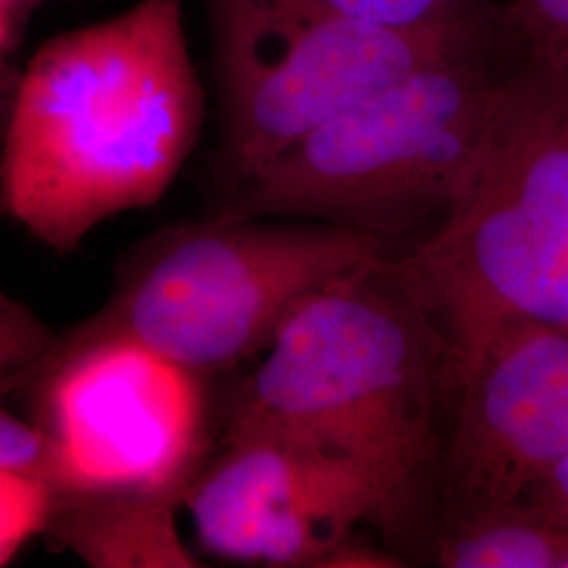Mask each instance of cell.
I'll use <instances>...</instances> for the list:
<instances>
[{"instance_id": "16", "label": "cell", "mask_w": 568, "mask_h": 568, "mask_svg": "<svg viewBox=\"0 0 568 568\" xmlns=\"http://www.w3.org/2000/svg\"><path fill=\"white\" fill-rule=\"evenodd\" d=\"M0 467L34 471L49 480V448L41 429L0 406ZM51 483V480H49Z\"/></svg>"}, {"instance_id": "19", "label": "cell", "mask_w": 568, "mask_h": 568, "mask_svg": "<svg viewBox=\"0 0 568 568\" xmlns=\"http://www.w3.org/2000/svg\"><path fill=\"white\" fill-rule=\"evenodd\" d=\"M51 2H63V0H20V7L23 16L30 18L34 11H39V9L51 4Z\"/></svg>"}, {"instance_id": "5", "label": "cell", "mask_w": 568, "mask_h": 568, "mask_svg": "<svg viewBox=\"0 0 568 568\" xmlns=\"http://www.w3.org/2000/svg\"><path fill=\"white\" fill-rule=\"evenodd\" d=\"M466 53L432 61L326 122L232 187L217 215L387 236L447 209L478 159L501 93Z\"/></svg>"}, {"instance_id": "12", "label": "cell", "mask_w": 568, "mask_h": 568, "mask_svg": "<svg viewBox=\"0 0 568 568\" xmlns=\"http://www.w3.org/2000/svg\"><path fill=\"white\" fill-rule=\"evenodd\" d=\"M58 345L34 312L0 291V400L34 384Z\"/></svg>"}, {"instance_id": "4", "label": "cell", "mask_w": 568, "mask_h": 568, "mask_svg": "<svg viewBox=\"0 0 568 568\" xmlns=\"http://www.w3.org/2000/svg\"><path fill=\"white\" fill-rule=\"evenodd\" d=\"M386 260V236L375 232L215 215L148 239L84 326L126 335L206 375L264 354L310 295Z\"/></svg>"}, {"instance_id": "8", "label": "cell", "mask_w": 568, "mask_h": 568, "mask_svg": "<svg viewBox=\"0 0 568 568\" xmlns=\"http://www.w3.org/2000/svg\"><path fill=\"white\" fill-rule=\"evenodd\" d=\"M403 499L349 459L274 438H227L194 478L183 508L209 554L239 565L323 568L365 523H384Z\"/></svg>"}, {"instance_id": "6", "label": "cell", "mask_w": 568, "mask_h": 568, "mask_svg": "<svg viewBox=\"0 0 568 568\" xmlns=\"http://www.w3.org/2000/svg\"><path fill=\"white\" fill-rule=\"evenodd\" d=\"M222 112V163L236 187L326 122L432 61L474 30H400L325 0H203Z\"/></svg>"}, {"instance_id": "13", "label": "cell", "mask_w": 568, "mask_h": 568, "mask_svg": "<svg viewBox=\"0 0 568 568\" xmlns=\"http://www.w3.org/2000/svg\"><path fill=\"white\" fill-rule=\"evenodd\" d=\"M58 501L53 485L34 471L0 467V567L47 530Z\"/></svg>"}, {"instance_id": "3", "label": "cell", "mask_w": 568, "mask_h": 568, "mask_svg": "<svg viewBox=\"0 0 568 568\" xmlns=\"http://www.w3.org/2000/svg\"><path fill=\"white\" fill-rule=\"evenodd\" d=\"M438 382V342L386 260L293 310L236 394L227 438L339 455L406 501L436 445Z\"/></svg>"}, {"instance_id": "2", "label": "cell", "mask_w": 568, "mask_h": 568, "mask_svg": "<svg viewBox=\"0 0 568 568\" xmlns=\"http://www.w3.org/2000/svg\"><path fill=\"white\" fill-rule=\"evenodd\" d=\"M392 272L455 392L499 335L568 325V68L539 63L501 84L445 222Z\"/></svg>"}, {"instance_id": "9", "label": "cell", "mask_w": 568, "mask_h": 568, "mask_svg": "<svg viewBox=\"0 0 568 568\" xmlns=\"http://www.w3.org/2000/svg\"><path fill=\"white\" fill-rule=\"evenodd\" d=\"M459 392L445 455L450 520L520 504L568 455V325L499 335Z\"/></svg>"}, {"instance_id": "1", "label": "cell", "mask_w": 568, "mask_h": 568, "mask_svg": "<svg viewBox=\"0 0 568 568\" xmlns=\"http://www.w3.org/2000/svg\"><path fill=\"white\" fill-rule=\"evenodd\" d=\"M203 121L185 0H138L28 61L2 135L0 206L44 246L74 251L163 199Z\"/></svg>"}, {"instance_id": "10", "label": "cell", "mask_w": 568, "mask_h": 568, "mask_svg": "<svg viewBox=\"0 0 568 568\" xmlns=\"http://www.w3.org/2000/svg\"><path fill=\"white\" fill-rule=\"evenodd\" d=\"M183 504L166 493L58 497L47 530L91 568L203 567L180 532Z\"/></svg>"}, {"instance_id": "14", "label": "cell", "mask_w": 568, "mask_h": 568, "mask_svg": "<svg viewBox=\"0 0 568 568\" xmlns=\"http://www.w3.org/2000/svg\"><path fill=\"white\" fill-rule=\"evenodd\" d=\"M345 16L400 30L476 28L478 0H325Z\"/></svg>"}, {"instance_id": "11", "label": "cell", "mask_w": 568, "mask_h": 568, "mask_svg": "<svg viewBox=\"0 0 568 568\" xmlns=\"http://www.w3.org/2000/svg\"><path fill=\"white\" fill-rule=\"evenodd\" d=\"M567 528L549 523L527 504L453 520L440 539L445 568H560Z\"/></svg>"}, {"instance_id": "7", "label": "cell", "mask_w": 568, "mask_h": 568, "mask_svg": "<svg viewBox=\"0 0 568 568\" xmlns=\"http://www.w3.org/2000/svg\"><path fill=\"white\" fill-rule=\"evenodd\" d=\"M203 377L126 335L81 326L37 387L58 497L166 493L185 499L203 469Z\"/></svg>"}, {"instance_id": "15", "label": "cell", "mask_w": 568, "mask_h": 568, "mask_svg": "<svg viewBox=\"0 0 568 568\" xmlns=\"http://www.w3.org/2000/svg\"><path fill=\"white\" fill-rule=\"evenodd\" d=\"M509 7L539 63L568 68V0H509Z\"/></svg>"}, {"instance_id": "18", "label": "cell", "mask_w": 568, "mask_h": 568, "mask_svg": "<svg viewBox=\"0 0 568 568\" xmlns=\"http://www.w3.org/2000/svg\"><path fill=\"white\" fill-rule=\"evenodd\" d=\"M23 20L20 0H0V60L7 55Z\"/></svg>"}, {"instance_id": "20", "label": "cell", "mask_w": 568, "mask_h": 568, "mask_svg": "<svg viewBox=\"0 0 568 568\" xmlns=\"http://www.w3.org/2000/svg\"><path fill=\"white\" fill-rule=\"evenodd\" d=\"M568 568V532H567V546H565V556H562V567Z\"/></svg>"}, {"instance_id": "17", "label": "cell", "mask_w": 568, "mask_h": 568, "mask_svg": "<svg viewBox=\"0 0 568 568\" xmlns=\"http://www.w3.org/2000/svg\"><path fill=\"white\" fill-rule=\"evenodd\" d=\"M520 504L537 509L549 523L568 530V455L528 490Z\"/></svg>"}]
</instances>
